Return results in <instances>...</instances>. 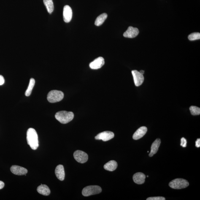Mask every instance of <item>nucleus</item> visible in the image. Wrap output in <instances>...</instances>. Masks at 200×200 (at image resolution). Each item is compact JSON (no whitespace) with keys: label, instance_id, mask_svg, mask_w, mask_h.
I'll return each mask as SVG.
<instances>
[{"label":"nucleus","instance_id":"4be33fe9","mask_svg":"<svg viewBox=\"0 0 200 200\" xmlns=\"http://www.w3.org/2000/svg\"><path fill=\"white\" fill-rule=\"evenodd\" d=\"M190 111L192 115H198L200 114V108L196 106H191L190 108Z\"/></svg>","mask_w":200,"mask_h":200},{"label":"nucleus","instance_id":"393cba45","mask_svg":"<svg viewBox=\"0 0 200 200\" xmlns=\"http://www.w3.org/2000/svg\"><path fill=\"white\" fill-rule=\"evenodd\" d=\"M187 141L184 138H182L181 139L180 145L183 147H186Z\"/></svg>","mask_w":200,"mask_h":200},{"label":"nucleus","instance_id":"4468645a","mask_svg":"<svg viewBox=\"0 0 200 200\" xmlns=\"http://www.w3.org/2000/svg\"><path fill=\"white\" fill-rule=\"evenodd\" d=\"M145 178V174L141 172L136 173L133 175V180L135 183L139 185L144 183Z\"/></svg>","mask_w":200,"mask_h":200},{"label":"nucleus","instance_id":"423d86ee","mask_svg":"<svg viewBox=\"0 0 200 200\" xmlns=\"http://www.w3.org/2000/svg\"><path fill=\"white\" fill-rule=\"evenodd\" d=\"M74 159L78 162L84 163L88 161V155L82 151L77 150L74 152Z\"/></svg>","mask_w":200,"mask_h":200},{"label":"nucleus","instance_id":"f03ea898","mask_svg":"<svg viewBox=\"0 0 200 200\" xmlns=\"http://www.w3.org/2000/svg\"><path fill=\"white\" fill-rule=\"evenodd\" d=\"M74 117V114L72 112L61 111L57 112L55 117L58 121L62 124L69 123L73 120Z\"/></svg>","mask_w":200,"mask_h":200},{"label":"nucleus","instance_id":"f257e3e1","mask_svg":"<svg viewBox=\"0 0 200 200\" xmlns=\"http://www.w3.org/2000/svg\"><path fill=\"white\" fill-rule=\"evenodd\" d=\"M28 144L33 150H36L39 147L38 140L37 132L32 128L29 129L27 132Z\"/></svg>","mask_w":200,"mask_h":200},{"label":"nucleus","instance_id":"cd10ccee","mask_svg":"<svg viewBox=\"0 0 200 200\" xmlns=\"http://www.w3.org/2000/svg\"><path fill=\"white\" fill-rule=\"evenodd\" d=\"M4 186L5 184L4 182L2 181H0V189L4 188Z\"/></svg>","mask_w":200,"mask_h":200},{"label":"nucleus","instance_id":"39448f33","mask_svg":"<svg viewBox=\"0 0 200 200\" xmlns=\"http://www.w3.org/2000/svg\"><path fill=\"white\" fill-rule=\"evenodd\" d=\"M101 187L98 186H89L83 188L82 191V194L84 196H89L99 194L101 193Z\"/></svg>","mask_w":200,"mask_h":200},{"label":"nucleus","instance_id":"2eb2a0df","mask_svg":"<svg viewBox=\"0 0 200 200\" xmlns=\"http://www.w3.org/2000/svg\"><path fill=\"white\" fill-rule=\"evenodd\" d=\"M55 174L58 179L59 180H64L65 177V173L64 167L62 165H59L56 168Z\"/></svg>","mask_w":200,"mask_h":200},{"label":"nucleus","instance_id":"aec40b11","mask_svg":"<svg viewBox=\"0 0 200 200\" xmlns=\"http://www.w3.org/2000/svg\"><path fill=\"white\" fill-rule=\"evenodd\" d=\"M44 2L47 8V12L49 14H51L54 10L53 3L52 0H44Z\"/></svg>","mask_w":200,"mask_h":200},{"label":"nucleus","instance_id":"0eeeda50","mask_svg":"<svg viewBox=\"0 0 200 200\" xmlns=\"http://www.w3.org/2000/svg\"><path fill=\"white\" fill-rule=\"evenodd\" d=\"M133 76L135 85L136 86H139L143 83L144 77L143 74L137 70H133L132 71Z\"/></svg>","mask_w":200,"mask_h":200},{"label":"nucleus","instance_id":"9d476101","mask_svg":"<svg viewBox=\"0 0 200 200\" xmlns=\"http://www.w3.org/2000/svg\"><path fill=\"white\" fill-rule=\"evenodd\" d=\"M139 30L137 28L129 26L128 30L123 33V36L125 38H133L139 34Z\"/></svg>","mask_w":200,"mask_h":200},{"label":"nucleus","instance_id":"f8f14e48","mask_svg":"<svg viewBox=\"0 0 200 200\" xmlns=\"http://www.w3.org/2000/svg\"><path fill=\"white\" fill-rule=\"evenodd\" d=\"M11 171L13 174L17 175H25L28 173V170L26 168L17 165L11 167Z\"/></svg>","mask_w":200,"mask_h":200},{"label":"nucleus","instance_id":"dca6fc26","mask_svg":"<svg viewBox=\"0 0 200 200\" xmlns=\"http://www.w3.org/2000/svg\"><path fill=\"white\" fill-rule=\"evenodd\" d=\"M161 143V140L157 139L152 144L151 147L150 152L149 154L150 157L153 156L158 152L160 144Z\"/></svg>","mask_w":200,"mask_h":200},{"label":"nucleus","instance_id":"bb28decb","mask_svg":"<svg viewBox=\"0 0 200 200\" xmlns=\"http://www.w3.org/2000/svg\"><path fill=\"white\" fill-rule=\"evenodd\" d=\"M195 146L197 147H200V139H198L195 142Z\"/></svg>","mask_w":200,"mask_h":200},{"label":"nucleus","instance_id":"9b49d317","mask_svg":"<svg viewBox=\"0 0 200 200\" xmlns=\"http://www.w3.org/2000/svg\"><path fill=\"white\" fill-rule=\"evenodd\" d=\"M105 60L103 57H99L96 59L89 64L90 68L92 69H98L104 65Z\"/></svg>","mask_w":200,"mask_h":200},{"label":"nucleus","instance_id":"a211bd4d","mask_svg":"<svg viewBox=\"0 0 200 200\" xmlns=\"http://www.w3.org/2000/svg\"><path fill=\"white\" fill-rule=\"evenodd\" d=\"M117 164L116 161L112 160L108 162L104 166V169L109 171H113L116 169Z\"/></svg>","mask_w":200,"mask_h":200},{"label":"nucleus","instance_id":"412c9836","mask_svg":"<svg viewBox=\"0 0 200 200\" xmlns=\"http://www.w3.org/2000/svg\"><path fill=\"white\" fill-rule=\"evenodd\" d=\"M35 84V80L34 79L31 78L30 79L29 85L27 89L26 90L25 94L26 96H29L31 95L32 91Z\"/></svg>","mask_w":200,"mask_h":200},{"label":"nucleus","instance_id":"f3484780","mask_svg":"<svg viewBox=\"0 0 200 200\" xmlns=\"http://www.w3.org/2000/svg\"><path fill=\"white\" fill-rule=\"evenodd\" d=\"M37 191L40 194L44 195V196H48L50 194V188L45 185H42L38 187Z\"/></svg>","mask_w":200,"mask_h":200},{"label":"nucleus","instance_id":"c85d7f7f","mask_svg":"<svg viewBox=\"0 0 200 200\" xmlns=\"http://www.w3.org/2000/svg\"><path fill=\"white\" fill-rule=\"evenodd\" d=\"M140 72L141 74H144V71L143 70H141L140 71Z\"/></svg>","mask_w":200,"mask_h":200},{"label":"nucleus","instance_id":"b1692460","mask_svg":"<svg viewBox=\"0 0 200 200\" xmlns=\"http://www.w3.org/2000/svg\"><path fill=\"white\" fill-rule=\"evenodd\" d=\"M147 200H165V198L163 197L158 196L153 197H150L147 198Z\"/></svg>","mask_w":200,"mask_h":200},{"label":"nucleus","instance_id":"1a4fd4ad","mask_svg":"<svg viewBox=\"0 0 200 200\" xmlns=\"http://www.w3.org/2000/svg\"><path fill=\"white\" fill-rule=\"evenodd\" d=\"M72 11L69 6L66 5L63 8V17L64 21L66 23H69L72 20Z\"/></svg>","mask_w":200,"mask_h":200},{"label":"nucleus","instance_id":"20e7f679","mask_svg":"<svg viewBox=\"0 0 200 200\" xmlns=\"http://www.w3.org/2000/svg\"><path fill=\"white\" fill-rule=\"evenodd\" d=\"M169 185L172 188L180 189L187 188L189 185V183L188 181L185 179L177 178L171 181Z\"/></svg>","mask_w":200,"mask_h":200},{"label":"nucleus","instance_id":"ddd939ff","mask_svg":"<svg viewBox=\"0 0 200 200\" xmlns=\"http://www.w3.org/2000/svg\"><path fill=\"white\" fill-rule=\"evenodd\" d=\"M147 128L146 127H141L133 135V139L136 140L141 138L147 133Z\"/></svg>","mask_w":200,"mask_h":200},{"label":"nucleus","instance_id":"5701e85b","mask_svg":"<svg viewBox=\"0 0 200 200\" xmlns=\"http://www.w3.org/2000/svg\"><path fill=\"white\" fill-rule=\"evenodd\" d=\"M188 38L190 41L196 40L200 39V33L199 32H195L191 33L189 35Z\"/></svg>","mask_w":200,"mask_h":200},{"label":"nucleus","instance_id":"6e6552de","mask_svg":"<svg viewBox=\"0 0 200 200\" xmlns=\"http://www.w3.org/2000/svg\"><path fill=\"white\" fill-rule=\"evenodd\" d=\"M114 137V134L113 132L111 131H105L98 134L95 136V139L96 140H102L105 142L110 140Z\"/></svg>","mask_w":200,"mask_h":200},{"label":"nucleus","instance_id":"6ab92c4d","mask_svg":"<svg viewBox=\"0 0 200 200\" xmlns=\"http://www.w3.org/2000/svg\"><path fill=\"white\" fill-rule=\"evenodd\" d=\"M108 17L107 14L106 13L102 14L98 16L95 20V24L97 26H100L102 25Z\"/></svg>","mask_w":200,"mask_h":200},{"label":"nucleus","instance_id":"7ed1b4c3","mask_svg":"<svg viewBox=\"0 0 200 200\" xmlns=\"http://www.w3.org/2000/svg\"><path fill=\"white\" fill-rule=\"evenodd\" d=\"M64 97L63 92L59 90H52L48 93L47 99L50 103L59 102L62 100Z\"/></svg>","mask_w":200,"mask_h":200},{"label":"nucleus","instance_id":"c756f323","mask_svg":"<svg viewBox=\"0 0 200 200\" xmlns=\"http://www.w3.org/2000/svg\"><path fill=\"white\" fill-rule=\"evenodd\" d=\"M147 177H149V176H147Z\"/></svg>","mask_w":200,"mask_h":200},{"label":"nucleus","instance_id":"a878e982","mask_svg":"<svg viewBox=\"0 0 200 200\" xmlns=\"http://www.w3.org/2000/svg\"><path fill=\"white\" fill-rule=\"evenodd\" d=\"M5 83V79L2 75H0V85H3Z\"/></svg>","mask_w":200,"mask_h":200}]
</instances>
